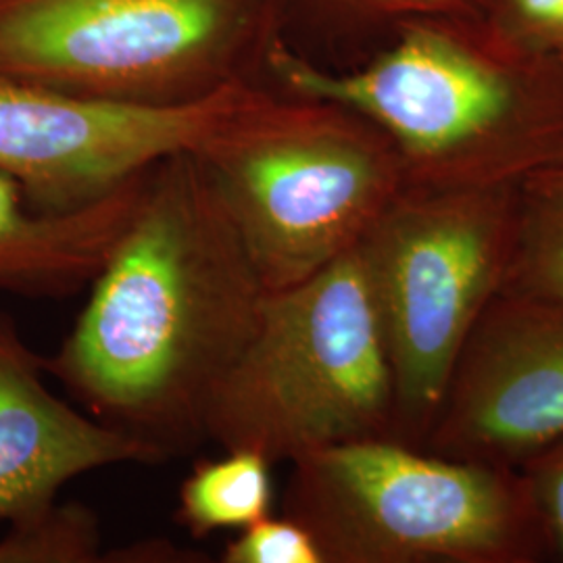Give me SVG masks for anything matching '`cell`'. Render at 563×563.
<instances>
[{
	"label": "cell",
	"instance_id": "6da1fadb",
	"mask_svg": "<svg viewBox=\"0 0 563 563\" xmlns=\"http://www.w3.org/2000/svg\"><path fill=\"white\" fill-rule=\"evenodd\" d=\"M269 290L192 153L153 165L80 318L42 357L92 418L163 460L205 441L213 390Z\"/></svg>",
	"mask_w": 563,
	"mask_h": 563
},
{
	"label": "cell",
	"instance_id": "7a4b0ae2",
	"mask_svg": "<svg viewBox=\"0 0 563 563\" xmlns=\"http://www.w3.org/2000/svg\"><path fill=\"white\" fill-rule=\"evenodd\" d=\"M360 69L332 71L274 41L284 95L334 102L395 144L407 186L523 184L563 163V63L511 55L476 20L405 21Z\"/></svg>",
	"mask_w": 563,
	"mask_h": 563
},
{
	"label": "cell",
	"instance_id": "3957f363",
	"mask_svg": "<svg viewBox=\"0 0 563 563\" xmlns=\"http://www.w3.org/2000/svg\"><path fill=\"white\" fill-rule=\"evenodd\" d=\"M393 422L383 322L355 246L265 297L251 341L209 399L202 432L223 451L295 463L339 444L393 439Z\"/></svg>",
	"mask_w": 563,
	"mask_h": 563
},
{
	"label": "cell",
	"instance_id": "277c9868",
	"mask_svg": "<svg viewBox=\"0 0 563 563\" xmlns=\"http://www.w3.org/2000/svg\"><path fill=\"white\" fill-rule=\"evenodd\" d=\"M269 292L353 251L401 195L390 139L334 102L265 92L192 153Z\"/></svg>",
	"mask_w": 563,
	"mask_h": 563
},
{
	"label": "cell",
	"instance_id": "5b68a950",
	"mask_svg": "<svg viewBox=\"0 0 563 563\" xmlns=\"http://www.w3.org/2000/svg\"><path fill=\"white\" fill-rule=\"evenodd\" d=\"M284 516L323 563H534L549 551L518 467L369 439L290 463Z\"/></svg>",
	"mask_w": 563,
	"mask_h": 563
},
{
	"label": "cell",
	"instance_id": "8992f818",
	"mask_svg": "<svg viewBox=\"0 0 563 563\" xmlns=\"http://www.w3.org/2000/svg\"><path fill=\"white\" fill-rule=\"evenodd\" d=\"M522 184L405 186L357 244L393 372V439L423 446L463 344L504 288Z\"/></svg>",
	"mask_w": 563,
	"mask_h": 563
},
{
	"label": "cell",
	"instance_id": "52a82bcc",
	"mask_svg": "<svg viewBox=\"0 0 563 563\" xmlns=\"http://www.w3.org/2000/svg\"><path fill=\"white\" fill-rule=\"evenodd\" d=\"M274 0H0V76L102 101L176 104L246 80Z\"/></svg>",
	"mask_w": 563,
	"mask_h": 563
},
{
	"label": "cell",
	"instance_id": "ba28073f",
	"mask_svg": "<svg viewBox=\"0 0 563 563\" xmlns=\"http://www.w3.org/2000/svg\"><path fill=\"white\" fill-rule=\"evenodd\" d=\"M265 92L239 80L195 101L141 104L0 76V172L30 209L76 211L167 157L197 153Z\"/></svg>",
	"mask_w": 563,
	"mask_h": 563
},
{
	"label": "cell",
	"instance_id": "9c48e42d",
	"mask_svg": "<svg viewBox=\"0 0 563 563\" xmlns=\"http://www.w3.org/2000/svg\"><path fill=\"white\" fill-rule=\"evenodd\" d=\"M563 437V299L499 292L463 344L422 449L518 467Z\"/></svg>",
	"mask_w": 563,
	"mask_h": 563
},
{
	"label": "cell",
	"instance_id": "30bf717a",
	"mask_svg": "<svg viewBox=\"0 0 563 563\" xmlns=\"http://www.w3.org/2000/svg\"><path fill=\"white\" fill-rule=\"evenodd\" d=\"M42 355L0 311V522L57 501L63 484L120 463L162 455L59 399L44 384Z\"/></svg>",
	"mask_w": 563,
	"mask_h": 563
},
{
	"label": "cell",
	"instance_id": "8fae6325",
	"mask_svg": "<svg viewBox=\"0 0 563 563\" xmlns=\"http://www.w3.org/2000/svg\"><path fill=\"white\" fill-rule=\"evenodd\" d=\"M142 178L76 211L41 213L0 172V290L63 297L95 280L134 211Z\"/></svg>",
	"mask_w": 563,
	"mask_h": 563
},
{
	"label": "cell",
	"instance_id": "7c38bea8",
	"mask_svg": "<svg viewBox=\"0 0 563 563\" xmlns=\"http://www.w3.org/2000/svg\"><path fill=\"white\" fill-rule=\"evenodd\" d=\"M222 460L202 462L180 488L178 520L195 537L244 530L272 516V465L253 451H223Z\"/></svg>",
	"mask_w": 563,
	"mask_h": 563
},
{
	"label": "cell",
	"instance_id": "4fadbf2b",
	"mask_svg": "<svg viewBox=\"0 0 563 563\" xmlns=\"http://www.w3.org/2000/svg\"><path fill=\"white\" fill-rule=\"evenodd\" d=\"M501 292L563 299V172L522 184L520 228Z\"/></svg>",
	"mask_w": 563,
	"mask_h": 563
},
{
	"label": "cell",
	"instance_id": "5bb4252c",
	"mask_svg": "<svg viewBox=\"0 0 563 563\" xmlns=\"http://www.w3.org/2000/svg\"><path fill=\"white\" fill-rule=\"evenodd\" d=\"M102 558L101 523L78 501L44 505L9 522L0 537V563H97Z\"/></svg>",
	"mask_w": 563,
	"mask_h": 563
},
{
	"label": "cell",
	"instance_id": "9a60e30c",
	"mask_svg": "<svg viewBox=\"0 0 563 563\" xmlns=\"http://www.w3.org/2000/svg\"><path fill=\"white\" fill-rule=\"evenodd\" d=\"M476 21L511 55L563 63V0H486Z\"/></svg>",
	"mask_w": 563,
	"mask_h": 563
},
{
	"label": "cell",
	"instance_id": "2e32d148",
	"mask_svg": "<svg viewBox=\"0 0 563 563\" xmlns=\"http://www.w3.org/2000/svg\"><path fill=\"white\" fill-rule=\"evenodd\" d=\"M223 563H323L309 530L284 516L263 518L225 544Z\"/></svg>",
	"mask_w": 563,
	"mask_h": 563
},
{
	"label": "cell",
	"instance_id": "e0dca14e",
	"mask_svg": "<svg viewBox=\"0 0 563 563\" xmlns=\"http://www.w3.org/2000/svg\"><path fill=\"white\" fill-rule=\"evenodd\" d=\"M549 555L563 560V437L518 465Z\"/></svg>",
	"mask_w": 563,
	"mask_h": 563
},
{
	"label": "cell",
	"instance_id": "ac0fdd59",
	"mask_svg": "<svg viewBox=\"0 0 563 563\" xmlns=\"http://www.w3.org/2000/svg\"><path fill=\"white\" fill-rule=\"evenodd\" d=\"M365 18L397 21L481 20L486 0H336Z\"/></svg>",
	"mask_w": 563,
	"mask_h": 563
},
{
	"label": "cell",
	"instance_id": "d6986e66",
	"mask_svg": "<svg viewBox=\"0 0 563 563\" xmlns=\"http://www.w3.org/2000/svg\"><path fill=\"white\" fill-rule=\"evenodd\" d=\"M549 169H558V172H563V165H558V167H549Z\"/></svg>",
	"mask_w": 563,
	"mask_h": 563
},
{
	"label": "cell",
	"instance_id": "ffe728a7",
	"mask_svg": "<svg viewBox=\"0 0 563 563\" xmlns=\"http://www.w3.org/2000/svg\"><path fill=\"white\" fill-rule=\"evenodd\" d=\"M560 165H563V163H560ZM555 167H558V165H555Z\"/></svg>",
	"mask_w": 563,
	"mask_h": 563
}]
</instances>
